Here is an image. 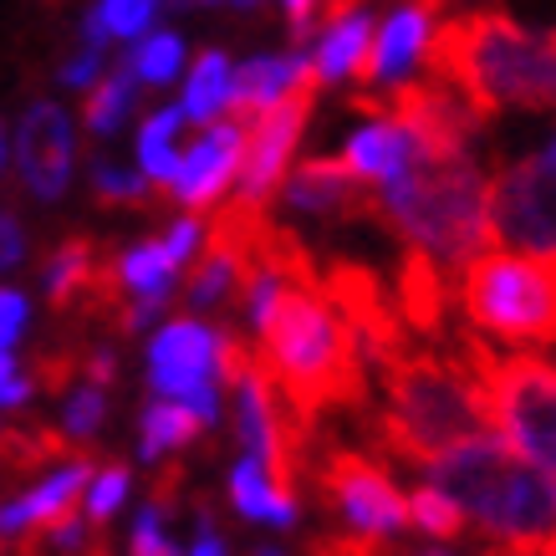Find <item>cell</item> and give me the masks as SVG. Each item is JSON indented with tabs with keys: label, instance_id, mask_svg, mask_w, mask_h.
<instances>
[{
	"label": "cell",
	"instance_id": "e0dca14e",
	"mask_svg": "<svg viewBox=\"0 0 556 556\" xmlns=\"http://www.w3.org/2000/svg\"><path fill=\"white\" fill-rule=\"evenodd\" d=\"M393 312L404 317L408 332H419V338L439 342L450 332V276L439 266L434 255H424L408 245L399 255V281H393Z\"/></svg>",
	"mask_w": 556,
	"mask_h": 556
},
{
	"label": "cell",
	"instance_id": "f6af8a7d",
	"mask_svg": "<svg viewBox=\"0 0 556 556\" xmlns=\"http://www.w3.org/2000/svg\"><path fill=\"white\" fill-rule=\"evenodd\" d=\"M399 556H455V552H444V546H399Z\"/></svg>",
	"mask_w": 556,
	"mask_h": 556
},
{
	"label": "cell",
	"instance_id": "836d02e7",
	"mask_svg": "<svg viewBox=\"0 0 556 556\" xmlns=\"http://www.w3.org/2000/svg\"><path fill=\"white\" fill-rule=\"evenodd\" d=\"M62 399H67V429H62V434L77 439V444H87V439L102 429V419H108V399H102V388L83 383V388H67Z\"/></svg>",
	"mask_w": 556,
	"mask_h": 556
},
{
	"label": "cell",
	"instance_id": "7bdbcfd3",
	"mask_svg": "<svg viewBox=\"0 0 556 556\" xmlns=\"http://www.w3.org/2000/svg\"><path fill=\"white\" fill-rule=\"evenodd\" d=\"M200 230H204V225H200L194 215H185V219H174V225H169L164 245H169V255L179 261V266H185L189 255H194V245H200Z\"/></svg>",
	"mask_w": 556,
	"mask_h": 556
},
{
	"label": "cell",
	"instance_id": "8992f818",
	"mask_svg": "<svg viewBox=\"0 0 556 556\" xmlns=\"http://www.w3.org/2000/svg\"><path fill=\"white\" fill-rule=\"evenodd\" d=\"M455 357L459 368L470 372V388H475V408H480V424L485 434H495L506 444L510 455H521L526 465H536L541 475H552V450H556V434H552V404H556V372H552V357L541 353H490L480 338H465L455 342Z\"/></svg>",
	"mask_w": 556,
	"mask_h": 556
},
{
	"label": "cell",
	"instance_id": "5bb4252c",
	"mask_svg": "<svg viewBox=\"0 0 556 556\" xmlns=\"http://www.w3.org/2000/svg\"><path fill=\"white\" fill-rule=\"evenodd\" d=\"M16 164L21 185L31 189L36 200H62L72 179V123L56 102L36 98L26 108V118L16 128Z\"/></svg>",
	"mask_w": 556,
	"mask_h": 556
},
{
	"label": "cell",
	"instance_id": "ba28073f",
	"mask_svg": "<svg viewBox=\"0 0 556 556\" xmlns=\"http://www.w3.org/2000/svg\"><path fill=\"white\" fill-rule=\"evenodd\" d=\"M353 108L357 113H368V118H388L399 134L408 138L414 159H424V164H444V159L470 153V143L480 138V128H485V118H480L459 92H450L439 77L399 83L388 98L353 92Z\"/></svg>",
	"mask_w": 556,
	"mask_h": 556
},
{
	"label": "cell",
	"instance_id": "816d5d0a",
	"mask_svg": "<svg viewBox=\"0 0 556 556\" xmlns=\"http://www.w3.org/2000/svg\"><path fill=\"white\" fill-rule=\"evenodd\" d=\"M0 556H5V536H0Z\"/></svg>",
	"mask_w": 556,
	"mask_h": 556
},
{
	"label": "cell",
	"instance_id": "6da1fadb",
	"mask_svg": "<svg viewBox=\"0 0 556 556\" xmlns=\"http://www.w3.org/2000/svg\"><path fill=\"white\" fill-rule=\"evenodd\" d=\"M255 332H261V342L251 348L255 363L266 368L281 404L306 429H317V419L332 408H368L363 342H357L353 321L338 312V302L327 296L317 266L276 287Z\"/></svg>",
	"mask_w": 556,
	"mask_h": 556
},
{
	"label": "cell",
	"instance_id": "7dc6e473",
	"mask_svg": "<svg viewBox=\"0 0 556 556\" xmlns=\"http://www.w3.org/2000/svg\"><path fill=\"white\" fill-rule=\"evenodd\" d=\"M251 556H287V552H276V546H261V552H251Z\"/></svg>",
	"mask_w": 556,
	"mask_h": 556
},
{
	"label": "cell",
	"instance_id": "2e32d148",
	"mask_svg": "<svg viewBox=\"0 0 556 556\" xmlns=\"http://www.w3.org/2000/svg\"><path fill=\"white\" fill-rule=\"evenodd\" d=\"M287 185V204L296 215H321V219H357L378 215V189L342 169L338 159H312L302 169L281 179Z\"/></svg>",
	"mask_w": 556,
	"mask_h": 556
},
{
	"label": "cell",
	"instance_id": "cb8c5ba5",
	"mask_svg": "<svg viewBox=\"0 0 556 556\" xmlns=\"http://www.w3.org/2000/svg\"><path fill=\"white\" fill-rule=\"evenodd\" d=\"M174 276H179V261L164 240H134L128 251H118V281L128 296H169L174 302Z\"/></svg>",
	"mask_w": 556,
	"mask_h": 556
},
{
	"label": "cell",
	"instance_id": "4316f807",
	"mask_svg": "<svg viewBox=\"0 0 556 556\" xmlns=\"http://www.w3.org/2000/svg\"><path fill=\"white\" fill-rule=\"evenodd\" d=\"M225 92H230V62L219 47H204L189 67V92H185V118L194 123H215L219 108H225Z\"/></svg>",
	"mask_w": 556,
	"mask_h": 556
},
{
	"label": "cell",
	"instance_id": "ee69618b",
	"mask_svg": "<svg viewBox=\"0 0 556 556\" xmlns=\"http://www.w3.org/2000/svg\"><path fill=\"white\" fill-rule=\"evenodd\" d=\"M200 541H194V552L189 556H225V541H219V531H215V516H210V501H200Z\"/></svg>",
	"mask_w": 556,
	"mask_h": 556
},
{
	"label": "cell",
	"instance_id": "8d00e7d4",
	"mask_svg": "<svg viewBox=\"0 0 556 556\" xmlns=\"http://www.w3.org/2000/svg\"><path fill=\"white\" fill-rule=\"evenodd\" d=\"M134 556H179V546H174L169 536H164V516L153 506L138 510V521H134Z\"/></svg>",
	"mask_w": 556,
	"mask_h": 556
},
{
	"label": "cell",
	"instance_id": "7c38bea8",
	"mask_svg": "<svg viewBox=\"0 0 556 556\" xmlns=\"http://www.w3.org/2000/svg\"><path fill=\"white\" fill-rule=\"evenodd\" d=\"M215 372V332L194 317H174L159 338L149 342V383L174 404H185L194 419L210 429L219 424V388L210 383Z\"/></svg>",
	"mask_w": 556,
	"mask_h": 556
},
{
	"label": "cell",
	"instance_id": "83f0119b",
	"mask_svg": "<svg viewBox=\"0 0 556 556\" xmlns=\"http://www.w3.org/2000/svg\"><path fill=\"white\" fill-rule=\"evenodd\" d=\"M372 16H363V11H353V16H342L338 26H327V41H321V51H317V77L321 83H338L342 72H353L357 67V56L368 51V41H372Z\"/></svg>",
	"mask_w": 556,
	"mask_h": 556
},
{
	"label": "cell",
	"instance_id": "d590c367",
	"mask_svg": "<svg viewBox=\"0 0 556 556\" xmlns=\"http://www.w3.org/2000/svg\"><path fill=\"white\" fill-rule=\"evenodd\" d=\"M123 495H128V465L113 459V465H102V475L92 480V495H87V521L92 526H108L118 516Z\"/></svg>",
	"mask_w": 556,
	"mask_h": 556
},
{
	"label": "cell",
	"instance_id": "60d3db41",
	"mask_svg": "<svg viewBox=\"0 0 556 556\" xmlns=\"http://www.w3.org/2000/svg\"><path fill=\"white\" fill-rule=\"evenodd\" d=\"M77 378H87V383H98V388H113L118 383V353L113 348H83V372Z\"/></svg>",
	"mask_w": 556,
	"mask_h": 556
},
{
	"label": "cell",
	"instance_id": "f907efd6",
	"mask_svg": "<svg viewBox=\"0 0 556 556\" xmlns=\"http://www.w3.org/2000/svg\"><path fill=\"white\" fill-rule=\"evenodd\" d=\"M41 5H62V0H41Z\"/></svg>",
	"mask_w": 556,
	"mask_h": 556
},
{
	"label": "cell",
	"instance_id": "ab89813d",
	"mask_svg": "<svg viewBox=\"0 0 556 556\" xmlns=\"http://www.w3.org/2000/svg\"><path fill=\"white\" fill-rule=\"evenodd\" d=\"M31 399V378H26V368H16V357H11V348L0 353V408H21Z\"/></svg>",
	"mask_w": 556,
	"mask_h": 556
},
{
	"label": "cell",
	"instance_id": "52a82bcc",
	"mask_svg": "<svg viewBox=\"0 0 556 556\" xmlns=\"http://www.w3.org/2000/svg\"><path fill=\"white\" fill-rule=\"evenodd\" d=\"M459 312L470 327H480L495 342H526L552 348L556 338V266L552 255L521 251H475L459 261Z\"/></svg>",
	"mask_w": 556,
	"mask_h": 556
},
{
	"label": "cell",
	"instance_id": "5b68a950",
	"mask_svg": "<svg viewBox=\"0 0 556 556\" xmlns=\"http://www.w3.org/2000/svg\"><path fill=\"white\" fill-rule=\"evenodd\" d=\"M378 219H388V230H399L414 251L459 266L490 245L485 174L470 153L444 164H424L408 153L404 169H393L378 189Z\"/></svg>",
	"mask_w": 556,
	"mask_h": 556
},
{
	"label": "cell",
	"instance_id": "603a6c76",
	"mask_svg": "<svg viewBox=\"0 0 556 556\" xmlns=\"http://www.w3.org/2000/svg\"><path fill=\"white\" fill-rule=\"evenodd\" d=\"M92 200L102 210H143V215H169L174 200L164 185H143L138 169H118L113 159H92Z\"/></svg>",
	"mask_w": 556,
	"mask_h": 556
},
{
	"label": "cell",
	"instance_id": "ac0fdd59",
	"mask_svg": "<svg viewBox=\"0 0 556 556\" xmlns=\"http://www.w3.org/2000/svg\"><path fill=\"white\" fill-rule=\"evenodd\" d=\"M429 21H434V11L424 5V0H408L399 16H388L383 31H372L368 51L357 56L353 77L363 87H378V83H399L414 62H419L424 41H429Z\"/></svg>",
	"mask_w": 556,
	"mask_h": 556
},
{
	"label": "cell",
	"instance_id": "1f68e13d",
	"mask_svg": "<svg viewBox=\"0 0 556 556\" xmlns=\"http://www.w3.org/2000/svg\"><path fill=\"white\" fill-rule=\"evenodd\" d=\"M128 62H134V77L164 87V83H174V72H179V62H185V41H179L174 31H159V36H149L138 51H128Z\"/></svg>",
	"mask_w": 556,
	"mask_h": 556
},
{
	"label": "cell",
	"instance_id": "681fc988",
	"mask_svg": "<svg viewBox=\"0 0 556 556\" xmlns=\"http://www.w3.org/2000/svg\"><path fill=\"white\" fill-rule=\"evenodd\" d=\"M179 5H219V0H179Z\"/></svg>",
	"mask_w": 556,
	"mask_h": 556
},
{
	"label": "cell",
	"instance_id": "9a60e30c",
	"mask_svg": "<svg viewBox=\"0 0 556 556\" xmlns=\"http://www.w3.org/2000/svg\"><path fill=\"white\" fill-rule=\"evenodd\" d=\"M236 169H240V123L215 118L185 159H174L164 189H169V200L185 204V210H215L219 194L236 179Z\"/></svg>",
	"mask_w": 556,
	"mask_h": 556
},
{
	"label": "cell",
	"instance_id": "c3c4849f",
	"mask_svg": "<svg viewBox=\"0 0 556 556\" xmlns=\"http://www.w3.org/2000/svg\"><path fill=\"white\" fill-rule=\"evenodd\" d=\"M0 169H5V128H0Z\"/></svg>",
	"mask_w": 556,
	"mask_h": 556
},
{
	"label": "cell",
	"instance_id": "8fae6325",
	"mask_svg": "<svg viewBox=\"0 0 556 556\" xmlns=\"http://www.w3.org/2000/svg\"><path fill=\"white\" fill-rule=\"evenodd\" d=\"M556 153L552 143L536 149L531 159L510 164L501 179L485 185V225L490 240L516 245L521 255H552L556 230H552V185H556Z\"/></svg>",
	"mask_w": 556,
	"mask_h": 556
},
{
	"label": "cell",
	"instance_id": "e575fe53",
	"mask_svg": "<svg viewBox=\"0 0 556 556\" xmlns=\"http://www.w3.org/2000/svg\"><path fill=\"white\" fill-rule=\"evenodd\" d=\"M102 26L108 36H118V41H138V36L153 26L159 16V0H102Z\"/></svg>",
	"mask_w": 556,
	"mask_h": 556
},
{
	"label": "cell",
	"instance_id": "9c48e42d",
	"mask_svg": "<svg viewBox=\"0 0 556 556\" xmlns=\"http://www.w3.org/2000/svg\"><path fill=\"white\" fill-rule=\"evenodd\" d=\"M317 67L306 62L302 77L270 102L266 113H255L251 128H240V204H255V210H270L281 179L291 174V153L306 134V118H312V102H317Z\"/></svg>",
	"mask_w": 556,
	"mask_h": 556
},
{
	"label": "cell",
	"instance_id": "3957f363",
	"mask_svg": "<svg viewBox=\"0 0 556 556\" xmlns=\"http://www.w3.org/2000/svg\"><path fill=\"white\" fill-rule=\"evenodd\" d=\"M480 429L485 424H480L470 372L459 368V357L408 348L383 363V408L372 419V439L383 455L424 470L439 450Z\"/></svg>",
	"mask_w": 556,
	"mask_h": 556
},
{
	"label": "cell",
	"instance_id": "bcb514c9",
	"mask_svg": "<svg viewBox=\"0 0 556 556\" xmlns=\"http://www.w3.org/2000/svg\"><path fill=\"white\" fill-rule=\"evenodd\" d=\"M225 5H236V11H251V5H261V0H225Z\"/></svg>",
	"mask_w": 556,
	"mask_h": 556
},
{
	"label": "cell",
	"instance_id": "30bf717a",
	"mask_svg": "<svg viewBox=\"0 0 556 556\" xmlns=\"http://www.w3.org/2000/svg\"><path fill=\"white\" fill-rule=\"evenodd\" d=\"M317 495L327 510H338L353 521V531L363 536H393L408 526L404 510V490L393 485L388 465L353 450V444H327L317 465Z\"/></svg>",
	"mask_w": 556,
	"mask_h": 556
},
{
	"label": "cell",
	"instance_id": "f35d334b",
	"mask_svg": "<svg viewBox=\"0 0 556 556\" xmlns=\"http://www.w3.org/2000/svg\"><path fill=\"white\" fill-rule=\"evenodd\" d=\"M21 332H26V296L16 287H0V353L16 348Z\"/></svg>",
	"mask_w": 556,
	"mask_h": 556
},
{
	"label": "cell",
	"instance_id": "b9f144b4",
	"mask_svg": "<svg viewBox=\"0 0 556 556\" xmlns=\"http://www.w3.org/2000/svg\"><path fill=\"white\" fill-rule=\"evenodd\" d=\"M26 255V230H21V219L0 204V270H11Z\"/></svg>",
	"mask_w": 556,
	"mask_h": 556
},
{
	"label": "cell",
	"instance_id": "277c9868",
	"mask_svg": "<svg viewBox=\"0 0 556 556\" xmlns=\"http://www.w3.org/2000/svg\"><path fill=\"white\" fill-rule=\"evenodd\" d=\"M424 470L465 510V521L495 541H552V475L510 455L495 434H465Z\"/></svg>",
	"mask_w": 556,
	"mask_h": 556
},
{
	"label": "cell",
	"instance_id": "44dd1931",
	"mask_svg": "<svg viewBox=\"0 0 556 556\" xmlns=\"http://www.w3.org/2000/svg\"><path fill=\"white\" fill-rule=\"evenodd\" d=\"M62 455H87V444L67 439L62 429H47V424H16V429H0V475L11 480V475H31L41 465Z\"/></svg>",
	"mask_w": 556,
	"mask_h": 556
},
{
	"label": "cell",
	"instance_id": "ffe728a7",
	"mask_svg": "<svg viewBox=\"0 0 556 556\" xmlns=\"http://www.w3.org/2000/svg\"><path fill=\"white\" fill-rule=\"evenodd\" d=\"M408 138L393 128L388 118H368L363 128H357L353 138H348V149H342V169L353 174V179H363V185H383L393 169H404L408 164Z\"/></svg>",
	"mask_w": 556,
	"mask_h": 556
},
{
	"label": "cell",
	"instance_id": "d6a6232c",
	"mask_svg": "<svg viewBox=\"0 0 556 556\" xmlns=\"http://www.w3.org/2000/svg\"><path fill=\"white\" fill-rule=\"evenodd\" d=\"M230 501H236L240 516H251V521H270V485H266L261 459L245 455L236 470H230Z\"/></svg>",
	"mask_w": 556,
	"mask_h": 556
},
{
	"label": "cell",
	"instance_id": "d6986e66",
	"mask_svg": "<svg viewBox=\"0 0 556 556\" xmlns=\"http://www.w3.org/2000/svg\"><path fill=\"white\" fill-rule=\"evenodd\" d=\"M306 56L302 51H287V56H255V62H245V67L230 77V92H225V102H230V118L236 123H251L255 113H266L270 102L281 98L296 77H302Z\"/></svg>",
	"mask_w": 556,
	"mask_h": 556
},
{
	"label": "cell",
	"instance_id": "4dcf8cb0",
	"mask_svg": "<svg viewBox=\"0 0 556 556\" xmlns=\"http://www.w3.org/2000/svg\"><path fill=\"white\" fill-rule=\"evenodd\" d=\"M174 138H179V108H164L138 128V164L149 169L153 185H164L174 169Z\"/></svg>",
	"mask_w": 556,
	"mask_h": 556
},
{
	"label": "cell",
	"instance_id": "7402d4cb",
	"mask_svg": "<svg viewBox=\"0 0 556 556\" xmlns=\"http://www.w3.org/2000/svg\"><path fill=\"white\" fill-rule=\"evenodd\" d=\"M87 480H92V465H87V455H77L62 475H51L47 485H36L31 495H21V501H16L21 531H47L51 521L72 516V510H77V501H83Z\"/></svg>",
	"mask_w": 556,
	"mask_h": 556
},
{
	"label": "cell",
	"instance_id": "4fadbf2b",
	"mask_svg": "<svg viewBox=\"0 0 556 556\" xmlns=\"http://www.w3.org/2000/svg\"><path fill=\"white\" fill-rule=\"evenodd\" d=\"M327 296L338 302V312L353 321L357 342H363V357L383 368L388 357L408 353V327L404 317L393 312V296L383 291V276L363 261H338V266L321 276Z\"/></svg>",
	"mask_w": 556,
	"mask_h": 556
},
{
	"label": "cell",
	"instance_id": "f546056e",
	"mask_svg": "<svg viewBox=\"0 0 556 556\" xmlns=\"http://www.w3.org/2000/svg\"><path fill=\"white\" fill-rule=\"evenodd\" d=\"M408 526H419L424 536H439V541H455L459 531H465V510L444 495L439 485H419V490H408Z\"/></svg>",
	"mask_w": 556,
	"mask_h": 556
},
{
	"label": "cell",
	"instance_id": "d4e9b609",
	"mask_svg": "<svg viewBox=\"0 0 556 556\" xmlns=\"http://www.w3.org/2000/svg\"><path fill=\"white\" fill-rule=\"evenodd\" d=\"M200 434H204V424L194 419L185 404H174V399H153V404H143V419H138V450H143V459H153V465L169 455V450L194 444Z\"/></svg>",
	"mask_w": 556,
	"mask_h": 556
},
{
	"label": "cell",
	"instance_id": "74e56055",
	"mask_svg": "<svg viewBox=\"0 0 556 556\" xmlns=\"http://www.w3.org/2000/svg\"><path fill=\"white\" fill-rule=\"evenodd\" d=\"M388 536H317L312 541V556H383Z\"/></svg>",
	"mask_w": 556,
	"mask_h": 556
},
{
	"label": "cell",
	"instance_id": "7a4b0ae2",
	"mask_svg": "<svg viewBox=\"0 0 556 556\" xmlns=\"http://www.w3.org/2000/svg\"><path fill=\"white\" fill-rule=\"evenodd\" d=\"M429 62V77L459 92L480 118H495L506 108L521 113H552L556 102V51L552 31H531L506 11H465L450 16L419 51Z\"/></svg>",
	"mask_w": 556,
	"mask_h": 556
},
{
	"label": "cell",
	"instance_id": "484cf974",
	"mask_svg": "<svg viewBox=\"0 0 556 556\" xmlns=\"http://www.w3.org/2000/svg\"><path fill=\"white\" fill-rule=\"evenodd\" d=\"M138 77H134V62L123 56L118 72L113 77H102V83L87 87V102H83V118H87V134L92 138H113L128 123L134 113V98H138Z\"/></svg>",
	"mask_w": 556,
	"mask_h": 556
},
{
	"label": "cell",
	"instance_id": "f1b7e54d",
	"mask_svg": "<svg viewBox=\"0 0 556 556\" xmlns=\"http://www.w3.org/2000/svg\"><path fill=\"white\" fill-rule=\"evenodd\" d=\"M77 372H83V338H77V332H72V338H62V342H41V348L31 353V363H26L31 388L56 393V399L77 383Z\"/></svg>",
	"mask_w": 556,
	"mask_h": 556
}]
</instances>
